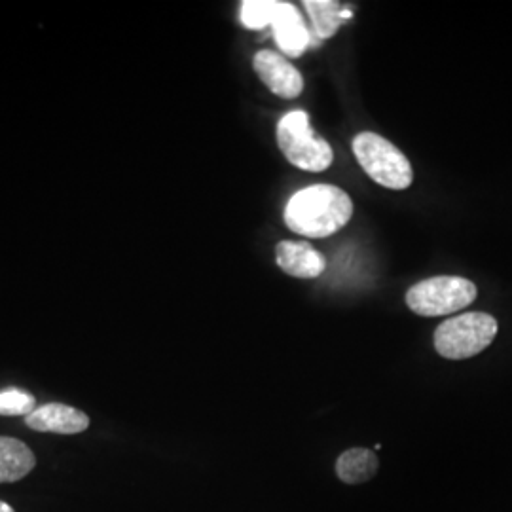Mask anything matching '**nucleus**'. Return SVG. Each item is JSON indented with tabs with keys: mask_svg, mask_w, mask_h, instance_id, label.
Instances as JSON below:
<instances>
[{
	"mask_svg": "<svg viewBox=\"0 0 512 512\" xmlns=\"http://www.w3.org/2000/svg\"><path fill=\"white\" fill-rule=\"evenodd\" d=\"M353 217V202L346 190L315 184L298 190L285 207V224L306 238H329Z\"/></svg>",
	"mask_w": 512,
	"mask_h": 512,
	"instance_id": "f257e3e1",
	"label": "nucleus"
},
{
	"mask_svg": "<svg viewBox=\"0 0 512 512\" xmlns=\"http://www.w3.org/2000/svg\"><path fill=\"white\" fill-rule=\"evenodd\" d=\"M306 12L310 14L311 23L315 27V33L319 38L334 37L338 29L346 23L342 18V6L334 0H308L304 2Z\"/></svg>",
	"mask_w": 512,
	"mask_h": 512,
	"instance_id": "f8f14e48",
	"label": "nucleus"
},
{
	"mask_svg": "<svg viewBox=\"0 0 512 512\" xmlns=\"http://www.w3.org/2000/svg\"><path fill=\"white\" fill-rule=\"evenodd\" d=\"M497 321L492 315L473 311L444 321L435 332V349L440 357L461 361L482 353L494 342Z\"/></svg>",
	"mask_w": 512,
	"mask_h": 512,
	"instance_id": "20e7f679",
	"label": "nucleus"
},
{
	"mask_svg": "<svg viewBox=\"0 0 512 512\" xmlns=\"http://www.w3.org/2000/svg\"><path fill=\"white\" fill-rule=\"evenodd\" d=\"M37 465L33 450L14 437H0V484L19 482Z\"/></svg>",
	"mask_w": 512,
	"mask_h": 512,
	"instance_id": "9d476101",
	"label": "nucleus"
},
{
	"mask_svg": "<svg viewBox=\"0 0 512 512\" xmlns=\"http://www.w3.org/2000/svg\"><path fill=\"white\" fill-rule=\"evenodd\" d=\"M380 459L368 448H349L336 459V476L349 486L365 484L378 475Z\"/></svg>",
	"mask_w": 512,
	"mask_h": 512,
	"instance_id": "9b49d317",
	"label": "nucleus"
},
{
	"mask_svg": "<svg viewBox=\"0 0 512 512\" xmlns=\"http://www.w3.org/2000/svg\"><path fill=\"white\" fill-rule=\"evenodd\" d=\"M25 423L38 433L78 435L90 427V418L69 404L50 403L37 406V410L25 418Z\"/></svg>",
	"mask_w": 512,
	"mask_h": 512,
	"instance_id": "0eeeda50",
	"label": "nucleus"
},
{
	"mask_svg": "<svg viewBox=\"0 0 512 512\" xmlns=\"http://www.w3.org/2000/svg\"><path fill=\"white\" fill-rule=\"evenodd\" d=\"M37 410V401L31 393L21 389L0 391V416H29Z\"/></svg>",
	"mask_w": 512,
	"mask_h": 512,
	"instance_id": "4468645a",
	"label": "nucleus"
},
{
	"mask_svg": "<svg viewBox=\"0 0 512 512\" xmlns=\"http://www.w3.org/2000/svg\"><path fill=\"white\" fill-rule=\"evenodd\" d=\"M277 266L291 277L315 279L327 270V258L306 241H281L275 247Z\"/></svg>",
	"mask_w": 512,
	"mask_h": 512,
	"instance_id": "1a4fd4ad",
	"label": "nucleus"
},
{
	"mask_svg": "<svg viewBox=\"0 0 512 512\" xmlns=\"http://www.w3.org/2000/svg\"><path fill=\"white\" fill-rule=\"evenodd\" d=\"M255 73L270 92L281 99H294L304 90V78L281 54L262 50L255 55Z\"/></svg>",
	"mask_w": 512,
	"mask_h": 512,
	"instance_id": "423d86ee",
	"label": "nucleus"
},
{
	"mask_svg": "<svg viewBox=\"0 0 512 512\" xmlns=\"http://www.w3.org/2000/svg\"><path fill=\"white\" fill-rule=\"evenodd\" d=\"M353 152L366 175L389 190H406L414 181L408 158L378 133H359L353 139Z\"/></svg>",
	"mask_w": 512,
	"mask_h": 512,
	"instance_id": "f03ea898",
	"label": "nucleus"
},
{
	"mask_svg": "<svg viewBox=\"0 0 512 512\" xmlns=\"http://www.w3.org/2000/svg\"><path fill=\"white\" fill-rule=\"evenodd\" d=\"M0 512H16L8 503H4V501H0Z\"/></svg>",
	"mask_w": 512,
	"mask_h": 512,
	"instance_id": "2eb2a0df",
	"label": "nucleus"
},
{
	"mask_svg": "<svg viewBox=\"0 0 512 512\" xmlns=\"http://www.w3.org/2000/svg\"><path fill=\"white\" fill-rule=\"evenodd\" d=\"M277 145L291 164L311 173L329 169L334 160L329 143L315 133L310 116L302 110L289 112L279 120Z\"/></svg>",
	"mask_w": 512,
	"mask_h": 512,
	"instance_id": "7ed1b4c3",
	"label": "nucleus"
},
{
	"mask_svg": "<svg viewBox=\"0 0 512 512\" xmlns=\"http://www.w3.org/2000/svg\"><path fill=\"white\" fill-rule=\"evenodd\" d=\"M275 0H247L241 4V23L251 31L272 27Z\"/></svg>",
	"mask_w": 512,
	"mask_h": 512,
	"instance_id": "ddd939ff",
	"label": "nucleus"
},
{
	"mask_svg": "<svg viewBox=\"0 0 512 512\" xmlns=\"http://www.w3.org/2000/svg\"><path fill=\"white\" fill-rule=\"evenodd\" d=\"M476 285L465 277L440 275L423 279L406 293V306L421 317H440L465 310L476 300Z\"/></svg>",
	"mask_w": 512,
	"mask_h": 512,
	"instance_id": "39448f33",
	"label": "nucleus"
},
{
	"mask_svg": "<svg viewBox=\"0 0 512 512\" xmlns=\"http://www.w3.org/2000/svg\"><path fill=\"white\" fill-rule=\"evenodd\" d=\"M272 29L275 42L283 54L298 57L310 48V31L294 4L275 0Z\"/></svg>",
	"mask_w": 512,
	"mask_h": 512,
	"instance_id": "6e6552de",
	"label": "nucleus"
}]
</instances>
